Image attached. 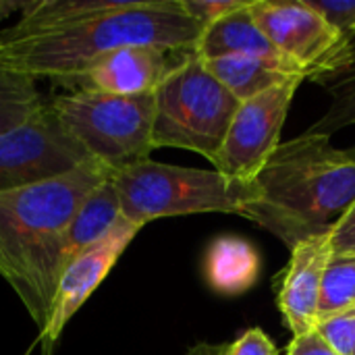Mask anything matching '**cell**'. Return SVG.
I'll return each mask as SVG.
<instances>
[{"label": "cell", "mask_w": 355, "mask_h": 355, "mask_svg": "<svg viewBox=\"0 0 355 355\" xmlns=\"http://www.w3.org/2000/svg\"><path fill=\"white\" fill-rule=\"evenodd\" d=\"M204 25L181 0H123L114 10L62 27L0 37V67L60 85L121 48L196 50Z\"/></svg>", "instance_id": "obj_1"}, {"label": "cell", "mask_w": 355, "mask_h": 355, "mask_svg": "<svg viewBox=\"0 0 355 355\" xmlns=\"http://www.w3.org/2000/svg\"><path fill=\"white\" fill-rule=\"evenodd\" d=\"M110 173L89 160L56 179L0 193V277L37 329L46 322L62 270L67 229L85 198Z\"/></svg>", "instance_id": "obj_2"}, {"label": "cell", "mask_w": 355, "mask_h": 355, "mask_svg": "<svg viewBox=\"0 0 355 355\" xmlns=\"http://www.w3.org/2000/svg\"><path fill=\"white\" fill-rule=\"evenodd\" d=\"M258 196L243 216L289 250L324 237L355 204V160L331 137L302 133L281 144L256 177Z\"/></svg>", "instance_id": "obj_3"}, {"label": "cell", "mask_w": 355, "mask_h": 355, "mask_svg": "<svg viewBox=\"0 0 355 355\" xmlns=\"http://www.w3.org/2000/svg\"><path fill=\"white\" fill-rule=\"evenodd\" d=\"M119 193L123 216L146 227L158 218L204 212H229L243 216L256 200V181H239L214 171L187 168L144 160L110 175Z\"/></svg>", "instance_id": "obj_4"}, {"label": "cell", "mask_w": 355, "mask_h": 355, "mask_svg": "<svg viewBox=\"0 0 355 355\" xmlns=\"http://www.w3.org/2000/svg\"><path fill=\"white\" fill-rule=\"evenodd\" d=\"M239 104L198 54L189 56L156 89L154 150L181 148L216 164Z\"/></svg>", "instance_id": "obj_5"}, {"label": "cell", "mask_w": 355, "mask_h": 355, "mask_svg": "<svg viewBox=\"0 0 355 355\" xmlns=\"http://www.w3.org/2000/svg\"><path fill=\"white\" fill-rule=\"evenodd\" d=\"M52 106L92 160L108 171L150 160L156 92L137 96L71 92L54 98Z\"/></svg>", "instance_id": "obj_6"}, {"label": "cell", "mask_w": 355, "mask_h": 355, "mask_svg": "<svg viewBox=\"0 0 355 355\" xmlns=\"http://www.w3.org/2000/svg\"><path fill=\"white\" fill-rule=\"evenodd\" d=\"M89 160L52 102H44L25 123L0 135V193L56 179Z\"/></svg>", "instance_id": "obj_7"}, {"label": "cell", "mask_w": 355, "mask_h": 355, "mask_svg": "<svg viewBox=\"0 0 355 355\" xmlns=\"http://www.w3.org/2000/svg\"><path fill=\"white\" fill-rule=\"evenodd\" d=\"M304 81H285L239 104L214 164L218 173L248 183L256 181L268 158L281 146L283 123L295 89Z\"/></svg>", "instance_id": "obj_8"}, {"label": "cell", "mask_w": 355, "mask_h": 355, "mask_svg": "<svg viewBox=\"0 0 355 355\" xmlns=\"http://www.w3.org/2000/svg\"><path fill=\"white\" fill-rule=\"evenodd\" d=\"M248 10L275 48L285 58L306 69L310 79L347 46L337 29L304 0H252Z\"/></svg>", "instance_id": "obj_9"}, {"label": "cell", "mask_w": 355, "mask_h": 355, "mask_svg": "<svg viewBox=\"0 0 355 355\" xmlns=\"http://www.w3.org/2000/svg\"><path fill=\"white\" fill-rule=\"evenodd\" d=\"M139 231L141 227L125 218L104 241L81 252L60 270L46 322L40 329V343L44 347L42 355H52L54 345L58 343L71 318L85 306L92 293L110 275V270Z\"/></svg>", "instance_id": "obj_10"}, {"label": "cell", "mask_w": 355, "mask_h": 355, "mask_svg": "<svg viewBox=\"0 0 355 355\" xmlns=\"http://www.w3.org/2000/svg\"><path fill=\"white\" fill-rule=\"evenodd\" d=\"M193 54L196 50L121 48L104 54L81 75L62 85L73 87V92H100L114 96L152 94Z\"/></svg>", "instance_id": "obj_11"}, {"label": "cell", "mask_w": 355, "mask_h": 355, "mask_svg": "<svg viewBox=\"0 0 355 355\" xmlns=\"http://www.w3.org/2000/svg\"><path fill=\"white\" fill-rule=\"evenodd\" d=\"M329 258V235L302 241L291 250V260L279 287V308L295 337L314 331L318 324L320 287Z\"/></svg>", "instance_id": "obj_12"}, {"label": "cell", "mask_w": 355, "mask_h": 355, "mask_svg": "<svg viewBox=\"0 0 355 355\" xmlns=\"http://www.w3.org/2000/svg\"><path fill=\"white\" fill-rule=\"evenodd\" d=\"M248 6L204 27V33L196 46L198 58L212 60V58H220V56H252V58H260V60H266L272 64L293 69L297 73H304L310 79V73L306 69H302L300 64L285 58L275 48V44L260 31V27L254 23Z\"/></svg>", "instance_id": "obj_13"}, {"label": "cell", "mask_w": 355, "mask_h": 355, "mask_svg": "<svg viewBox=\"0 0 355 355\" xmlns=\"http://www.w3.org/2000/svg\"><path fill=\"white\" fill-rule=\"evenodd\" d=\"M123 220H125V216L121 212L119 193L108 177L102 185H98L85 198V202L75 212V216L67 229V235H64L62 268L81 252L104 241Z\"/></svg>", "instance_id": "obj_14"}, {"label": "cell", "mask_w": 355, "mask_h": 355, "mask_svg": "<svg viewBox=\"0 0 355 355\" xmlns=\"http://www.w3.org/2000/svg\"><path fill=\"white\" fill-rule=\"evenodd\" d=\"M260 254L241 237H218L208 245L204 277L220 295H241L260 277Z\"/></svg>", "instance_id": "obj_15"}, {"label": "cell", "mask_w": 355, "mask_h": 355, "mask_svg": "<svg viewBox=\"0 0 355 355\" xmlns=\"http://www.w3.org/2000/svg\"><path fill=\"white\" fill-rule=\"evenodd\" d=\"M331 98L329 110L308 129V133H318L331 137L333 131L355 123V42L345 46L337 56H333L322 71L312 79Z\"/></svg>", "instance_id": "obj_16"}, {"label": "cell", "mask_w": 355, "mask_h": 355, "mask_svg": "<svg viewBox=\"0 0 355 355\" xmlns=\"http://www.w3.org/2000/svg\"><path fill=\"white\" fill-rule=\"evenodd\" d=\"M204 64L239 102L256 98L285 81L308 79L304 73L252 56H220L204 60Z\"/></svg>", "instance_id": "obj_17"}, {"label": "cell", "mask_w": 355, "mask_h": 355, "mask_svg": "<svg viewBox=\"0 0 355 355\" xmlns=\"http://www.w3.org/2000/svg\"><path fill=\"white\" fill-rule=\"evenodd\" d=\"M42 104L35 79L0 67V135L25 123Z\"/></svg>", "instance_id": "obj_18"}, {"label": "cell", "mask_w": 355, "mask_h": 355, "mask_svg": "<svg viewBox=\"0 0 355 355\" xmlns=\"http://www.w3.org/2000/svg\"><path fill=\"white\" fill-rule=\"evenodd\" d=\"M355 308V254H333L320 287L318 320Z\"/></svg>", "instance_id": "obj_19"}, {"label": "cell", "mask_w": 355, "mask_h": 355, "mask_svg": "<svg viewBox=\"0 0 355 355\" xmlns=\"http://www.w3.org/2000/svg\"><path fill=\"white\" fill-rule=\"evenodd\" d=\"M316 331L339 355H355V308L318 320Z\"/></svg>", "instance_id": "obj_20"}, {"label": "cell", "mask_w": 355, "mask_h": 355, "mask_svg": "<svg viewBox=\"0 0 355 355\" xmlns=\"http://www.w3.org/2000/svg\"><path fill=\"white\" fill-rule=\"evenodd\" d=\"M349 46L355 42V0H304Z\"/></svg>", "instance_id": "obj_21"}, {"label": "cell", "mask_w": 355, "mask_h": 355, "mask_svg": "<svg viewBox=\"0 0 355 355\" xmlns=\"http://www.w3.org/2000/svg\"><path fill=\"white\" fill-rule=\"evenodd\" d=\"M181 4L189 17H193L200 25L208 27L210 23L248 6L250 0H181Z\"/></svg>", "instance_id": "obj_22"}, {"label": "cell", "mask_w": 355, "mask_h": 355, "mask_svg": "<svg viewBox=\"0 0 355 355\" xmlns=\"http://www.w3.org/2000/svg\"><path fill=\"white\" fill-rule=\"evenodd\" d=\"M277 345L266 337L262 329L245 331L237 341L227 347V355H277Z\"/></svg>", "instance_id": "obj_23"}, {"label": "cell", "mask_w": 355, "mask_h": 355, "mask_svg": "<svg viewBox=\"0 0 355 355\" xmlns=\"http://www.w3.org/2000/svg\"><path fill=\"white\" fill-rule=\"evenodd\" d=\"M329 250L333 254H355V204L345 218L329 235Z\"/></svg>", "instance_id": "obj_24"}, {"label": "cell", "mask_w": 355, "mask_h": 355, "mask_svg": "<svg viewBox=\"0 0 355 355\" xmlns=\"http://www.w3.org/2000/svg\"><path fill=\"white\" fill-rule=\"evenodd\" d=\"M287 355H339L324 339L322 335L314 329L306 335L295 337L289 347H287Z\"/></svg>", "instance_id": "obj_25"}, {"label": "cell", "mask_w": 355, "mask_h": 355, "mask_svg": "<svg viewBox=\"0 0 355 355\" xmlns=\"http://www.w3.org/2000/svg\"><path fill=\"white\" fill-rule=\"evenodd\" d=\"M229 345H212V343H198L185 355H227Z\"/></svg>", "instance_id": "obj_26"}, {"label": "cell", "mask_w": 355, "mask_h": 355, "mask_svg": "<svg viewBox=\"0 0 355 355\" xmlns=\"http://www.w3.org/2000/svg\"><path fill=\"white\" fill-rule=\"evenodd\" d=\"M27 2L29 0H25V2H15V0H0V23L4 21V19H8L15 10H23L25 6H27Z\"/></svg>", "instance_id": "obj_27"}, {"label": "cell", "mask_w": 355, "mask_h": 355, "mask_svg": "<svg viewBox=\"0 0 355 355\" xmlns=\"http://www.w3.org/2000/svg\"><path fill=\"white\" fill-rule=\"evenodd\" d=\"M345 152L349 154V158H354V160H355V146H354V148H349V150H345Z\"/></svg>", "instance_id": "obj_28"}]
</instances>
